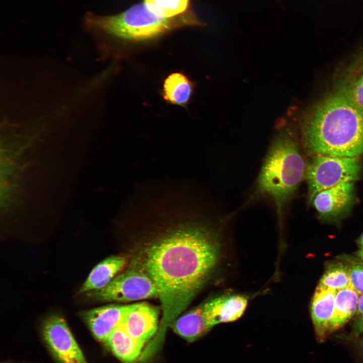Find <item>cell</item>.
Listing matches in <instances>:
<instances>
[{
    "instance_id": "6da1fadb",
    "label": "cell",
    "mask_w": 363,
    "mask_h": 363,
    "mask_svg": "<svg viewBox=\"0 0 363 363\" xmlns=\"http://www.w3.org/2000/svg\"><path fill=\"white\" fill-rule=\"evenodd\" d=\"M162 209L155 212L158 223L136 245L130 261L155 283L165 329L213 276L222 244L218 231L191 216L189 208Z\"/></svg>"
},
{
    "instance_id": "7a4b0ae2",
    "label": "cell",
    "mask_w": 363,
    "mask_h": 363,
    "mask_svg": "<svg viewBox=\"0 0 363 363\" xmlns=\"http://www.w3.org/2000/svg\"><path fill=\"white\" fill-rule=\"evenodd\" d=\"M301 126L304 144L315 155L358 157L363 153V111L342 88L312 108Z\"/></svg>"
},
{
    "instance_id": "3957f363",
    "label": "cell",
    "mask_w": 363,
    "mask_h": 363,
    "mask_svg": "<svg viewBox=\"0 0 363 363\" xmlns=\"http://www.w3.org/2000/svg\"><path fill=\"white\" fill-rule=\"evenodd\" d=\"M306 167L291 131L286 127L279 129L262 164L257 191L273 199L280 222L284 206L305 177Z\"/></svg>"
},
{
    "instance_id": "277c9868",
    "label": "cell",
    "mask_w": 363,
    "mask_h": 363,
    "mask_svg": "<svg viewBox=\"0 0 363 363\" xmlns=\"http://www.w3.org/2000/svg\"><path fill=\"white\" fill-rule=\"evenodd\" d=\"M82 20L84 28L91 33L135 42L153 40L178 28L203 25L192 12L164 19L151 13L144 4L113 15L102 16L89 11Z\"/></svg>"
},
{
    "instance_id": "5b68a950",
    "label": "cell",
    "mask_w": 363,
    "mask_h": 363,
    "mask_svg": "<svg viewBox=\"0 0 363 363\" xmlns=\"http://www.w3.org/2000/svg\"><path fill=\"white\" fill-rule=\"evenodd\" d=\"M357 157L315 155L307 166L305 174L309 202L321 191L358 180L361 166Z\"/></svg>"
},
{
    "instance_id": "8992f818",
    "label": "cell",
    "mask_w": 363,
    "mask_h": 363,
    "mask_svg": "<svg viewBox=\"0 0 363 363\" xmlns=\"http://www.w3.org/2000/svg\"><path fill=\"white\" fill-rule=\"evenodd\" d=\"M94 299L103 302H127L158 297L152 279L140 267L130 261L103 288L87 293Z\"/></svg>"
},
{
    "instance_id": "52a82bcc",
    "label": "cell",
    "mask_w": 363,
    "mask_h": 363,
    "mask_svg": "<svg viewBox=\"0 0 363 363\" xmlns=\"http://www.w3.org/2000/svg\"><path fill=\"white\" fill-rule=\"evenodd\" d=\"M43 339L58 363H87L66 321L53 315L43 323Z\"/></svg>"
},
{
    "instance_id": "ba28073f",
    "label": "cell",
    "mask_w": 363,
    "mask_h": 363,
    "mask_svg": "<svg viewBox=\"0 0 363 363\" xmlns=\"http://www.w3.org/2000/svg\"><path fill=\"white\" fill-rule=\"evenodd\" d=\"M354 182L344 183L317 193L311 201L319 219L339 223L347 215L354 202Z\"/></svg>"
},
{
    "instance_id": "9c48e42d",
    "label": "cell",
    "mask_w": 363,
    "mask_h": 363,
    "mask_svg": "<svg viewBox=\"0 0 363 363\" xmlns=\"http://www.w3.org/2000/svg\"><path fill=\"white\" fill-rule=\"evenodd\" d=\"M158 309L143 302L130 305L122 324L132 337L145 343L158 329Z\"/></svg>"
},
{
    "instance_id": "30bf717a",
    "label": "cell",
    "mask_w": 363,
    "mask_h": 363,
    "mask_svg": "<svg viewBox=\"0 0 363 363\" xmlns=\"http://www.w3.org/2000/svg\"><path fill=\"white\" fill-rule=\"evenodd\" d=\"M129 306L112 304L83 311L79 315L93 336L104 341L122 323Z\"/></svg>"
},
{
    "instance_id": "8fae6325",
    "label": "cell",
    "mask_w": 363,
    "mask_h": 363,
    "mask_svg": "<svg viewBox=\"0 0 363 363\" xmlns=\"http://www.w3.org/2000/svg\"><path fill=\"white\" fill-rule=\"evenodd\" d=\"M247 296L239 294L220 295L202 303L204 310L215 326L219 323L233 322L246 310Z\"/></svg>"
},
{
    "instance_id": "7c38bea8",
    "label": "cell",
    "mask_w": 363,
    "mask_h": 363,
    "mask_svg": "<svg viewBox=\"0 0 363 363\" xmlns=\"http://www.w3.org/2000/svg\"><path fill=\"white\" fill-rule=\"evenodd\" d=\"M336 291L318 284L312 297L311 315L319 342L323 341L328 335V327L334 313Z\"/></svg>"
},
{
    "instance_id": "4fadbf2b",
    "label": "cell",
    "mask_w": 363,
    "mask_h": 363,
    "mask_svg": "<svg viewBox=\"0 0 363 363\" xmlns=\"http://www.w3.org/2000/svg\"><path fill=\"white\" fill-rule=\"evenodd\" d=\"M128 263L127 257L112 255L106 258L92 270L80 288L78 294L100 289L107 285Z\"/></svg>"
},
{
    "instance_id": "5bb4252c",
    "label": "cell",
    "mask_w": 363,
    "mask_h": 363,
    "mask_svg": "<svg viewBox=\"0 0 363 363\" xmlns=\"http://www.w3.org/2000/svg\"><path fill=\"white\" fill-rule=\"evenodd\" d=\"M171 326L176 334L190 342L200 338L214 326L202 304L177 318Z\"/></svg>"
},
{
    "instance_id": "9a60e30c",
    "label": "cell",
    "mask_w": 363,
    "mask_h": 363,
    "mask_svg": "<svg viewBox=\"0 0 363 363\" xmlns=\"http://www.w3.org/2000/svg\"><path fill=\"white\" fill-rule=\"evenodd\" d=\"M113 353L125 363H133L139 357L144 343L130 336L120 323L104 341Z\"/></svg>"
},
{
    "instance_id": "2e32d148",
    "label": "cell",
    "mask_w": 363,
    "mask_h": 363,
    "mask_svg": "<svg viewBox=\"0 0 363 363\" xmlns=\"http://www.w3.org/2000/svg\"><path fill=\"white\" fill-rule=\"evenodd\" d=\"M359 294L348 286L336 291L333 316L329 324L328 334L342 328L355 316Z\"/></svg>"
},
{
    "instance_id": "e0dca14e",
    "label": "cell",
    "mask_w": 363,
    "mask_h": 363,
    "mask_svg": "<svg viewBox=\"0 0 363 363\" xmlns=\"http://www.w3.org/2000/svg\"><path fill=\"white\" fill-rule=\"evenodd\" d=\"M194 83L184 74L174 73L165 80L162 95L169 103L185 106L193 92Z\"/></svg>"
},
{
    "instance_id": "ac0fdd59",
    "label": "cell",
    "mask_w": 363,
    "mask_h": 363,
    "mask_svg": "<svg viewBox=\"0 0 363 363\" xmlns=\"http://www.w3.org/2000/svg\"><path fill=\"white\" fill-rule=\"evenodd\" d=\"M190 0H144L147 9L156 16L170 19L185 14Z\"/></svg>"
},
{
    "instance_id": "d6986e66",
    "label": "cell",
    "mask_w": 363,
    "mask_h": 363,
    "mask_svg": "<svg viewBox=\"0 0 363 363\" xmlns=\"http://www.w3.org/2000/svg\"><path fill=\"white\" fill-rule=\"evenodd\" d=\"M349 280L346 266L342 262L330 264L320 280L319 285L335 290L349 286Z\"/></svg>"
},
{
    "instance_id": "ffe728a7",
    "label": "cell",
    "mask_w": 363,
    "mask_h": 363,
    "mask_svg": "<svg viewBox=\"0 0 363 363\" xmlns=\"http://www.w3.org/2000/svg\"><path fill=\"white\" fill-rule=\"evenodd\" d=\"M348 264H345L349 276V286L359 295L363 294V262L350 259Z\"/></svg>"
},
{
    "instance_id": "44dd1931",
    "label": "cell",
    "mask_w": 363,
    "mask_h": 363,
    "mask_svg": "<svg viewBox=\"0 0 363 363\" xmlns=\"http://www.w3.org/2000/svg\"><path fill=\"white\" fill-rule=\"evenodd\" d=\"M342 88L352 102L363 111V76L350 86Z\"/></svg>"
},
{
    "instance_id": "7402d4cb",
    "label": "cell",
    "mask_w": 363,
    "mask_h": 363,
    "mask_svg": "<svg viewBox=\"0 0 363 363\" xmlns=\"http://www.w3.org/2000/svg\"><path fill=\"white\" fill-rule=\"evenodd\" d=\"M363 333V294L359 295L357 309L355 315L351 335L353 338H357Z\"/></svg>"
},
{
    "instance_id": "603a6c76",
    "label": "cell",
    "mask_w": 363,
    "mask_h": 363,
    "mask_svg": "<svg viewBox=\"0 0 363 363\" xmlns=\"http://www.w3.org/2000/svg\"><path fill=\"white\" fill-rule=\"evenodd\" d=\"M355 343L357 351H358V353L363 360V339H358Z\"/></svg>"
},
{
    "instance_id": "cb8c5ba5",
    "label": "cell",
    "mask_w": 363,
    "mask_h": 363,
    "mask_svg": "<svg viewBox=\"0 0 363 363\" xmlns=\"http://www.w3.org/2000/svg\"><path fill=\"white\" fill-rule=\"evenodd\" d=\"M356 255L361 261L363 262V249H361L356 252Z\"/></svg>"
},
{
    "instance_id": "d4e9b609",
    "label": "cell",
    "mask_w": 363,
    "mask_h": 363,
    "mask_svg": "<svg viewBox=\"0 0 363 363\" xmlns=\"http://www.w3.org/2000/svg\"><path fill=\"white\" fill-rule=\"evenodd\" d=\"M357 243L360 247L361 249H363V233L360 235L357 240Z\"/></svg>"
}]
</instances>
